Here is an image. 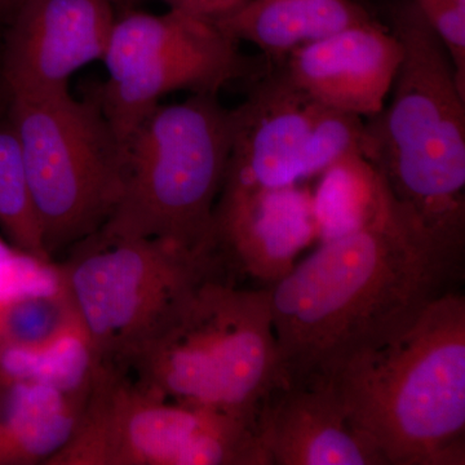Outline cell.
<instances>
[{"instance_id": "obj_9", "label": "cell", "mask_w": 465, "mask_h": 465, "mask_svg": "<svg viewBox=\"0 0 465 465\" xmlns=\"http://www.w3.org/2000/svg\"><path fill=\"white\" fill-rule=\"evenodd\" d=\"M234 114L224 188L302 185L349 154H362L365 121L309 96L278 65L253 82Z\"/></svg>"}, {"instance_id": "obj_4", "label": "cell", "mask_w": 465, "mask_h": 465, "mask_svg": "<svg viewBox=\"0 0 465 465\" xmlns=\"http://www.w3.org/2000/svg\"><path fill=\"white\" fill-rule=\"evenodd\" d=\"M183 405L256 419L281 385L268 287L242 289L219 272L183 296L122 367Z\"/></svg>"}, {"instance_id": "obj_14", "label": "cell", "mask_w": 465, "mask_h": 465, "mask_svg": "<svg viewBox=\"0 0 465 465\" xmlns=\"http://www.w3.org/2000/svg\"><path fill=\"white\" fill-rule=\"evenodd\" d=\"M256 437L268 465H387L327 381L275 388Z\"/></svg>"}, {"instance_id": "obj_20", "label": "cell", "mask_w": 465, "mask_h": 465, "mask_svg": "<svg viewBox=\"0 0 465 465\" xmlns=\"http://www.w3.org/2000/svg\"><path fill=\"white\" fill-rule=\"evenodd\" d=\"M76 322L74 308L61 286L52 292L7 300L0 302V345L43 344Z\"/></svg>"}, {"instance_id": "obj_1", "label": "cell", "mask_w": 465, "mask_h": 465, "mask_svg": "<svg viewBox=\"0 0 465 465\" xmlns=\"http://www.w3.org/2000/svg\"><path fill=\"white\" fill-rule=\"evenodd\" d=\"M464 255L430 240L397 207L321 242L269 286L281 385L324 381L349 357L387 341L458 290Z\"/></svg>"}, {"instance_id": "obj_17", "label": "cell", "mask_w": 465, "mask_h": 465, "mask_svg": "<svg viewBox=\"0 0 465 465\" xmlns=\"http://www.w3.org/2000/svg\"><path fill=\"white\" fill-rule=\"evenodd\" d=\"M312 191L318 241L372 225L397 207L387 183L362 154L345 155L326 168Z\"/></svg>"}, {"instance_id": "obj_26", "label": "cell", "mask_w": 465, "mask_h": 465, "mask_svg": "<svg viewBox=\"0 0 465 465\" xmlns=\"http://www.w3.org/2000/svg\"><path fill=\"white\" fill-rule=\"evenodd\" d=\"M5 391H7V385L0 381V411H2L3 402H5Z\"/></svg>"}, {"instance_id": "obj_19", "label": "cell", "mask_w": 465, "mask_h": 465, "mask_svg": "<svg viewBox=\"0 0 465 465\" xmlns=\"http://www.w3.org/2000/svg\"><path fill=\"white\" fill-rule=\"evenodd\" d=\"M0 229L17 250L52 262L43 244L25 162L11 124H0Z\"/></svg>"}, {"instance_id": "obj_13", "label": "cell", "mask_w": 465, "mask_h": 465, "mask_svg": "<svg viewBox=\"0 0 465 465\" xmlns=\"http://www.w3.org/2000/svg\"><path fill=\"white\" fill-rule=\"evenodd\" d=\"M402 58L396 34L369 20L296 48L281 66L327 108L369 119L387 104Z\"/></svg>"}, {"instance_id": "obj_24", "label": "cell", "mask_w": 465, "mask_h": 465, "mask_svg": "<svg viewBox=\"0 0 465 465\" xmlns=\"http://www.w3.org/2000/svg\"><path fill=\"white\" fill-rule=\"evenodd\" d=\"M25 0H0V16L12 17Z\"/></svg>"}, {"instance_id": "obj_22", "label": "cell", "mask_w": 465, "mask_h": 465, "mask_svg": "<svg viewBox=\"0 0 465 465\" xmlns=\"http://www.w3.org/2000/svg\"><path fill=\"white\" fill-rule=\"evenodd\" d=\"M57 266L15 250L0 260V302L60 289Z\"/></svg>"}, {"instance_id": "obj_10", "label": "cell", "mask_w": 465, "mask_h": 465, "mask_svg": "<svg viewBox=\"0 0 465 465\" xmlns=\"http://www.w3.org/2000/svg\"><path fill=\"white\" fill-rule=\"evenodd\" d=\"M226 415L174 402L100 362L74 434L45 465H177L189 443Z\"/></svg>"}, {"instance_id": "obj_25", "label": "cell", "mask_w": 465, "mask_h": 465, "mask_svg": "<svg viewBox=\"0 0 465 465\" xmlns=\"http://www.w3.org/2000/svg\"><path fill=\"white\" fill-rule=\"evenodd\" d=\"M15 250L16 247L9 246L5 241L0 240V260L8 258Z\"/></svg>"}, {"instance_id": "obj_11", "label": "cell", "mask_w": 465, "mask_h": 465, "mask_svg": "<svg viewBox=\"0 0 465 465\" xmlns=\"http://www.w3.org/2000/svg\"><path fill=\"white\" fill-rule=\"evenodd\" d=\"M116 0H25L12 15L3 75L9 94L69 91L82 67L103 61Z\"/></svg>"}, {"instance_id": "obj_18", "label": "cell", "mask_w": 465, "mask_h": 465, "mask_svg": "<svg viewBox=\"0 0 465 465\" xmlns=\"http://www.w3.org/2000/svg\"><path fill=\"white\" fill-rule=\"evenodd\" d=\"M101 361L81 322L39 345H0V381L42 382L63 391L84 390L91 384Z\"/></svg>"}, {"instance_id": "obj_15", "label": "cell", "mask_w": 465, "mask_h": 465, "mask_svg": "<svg viewBox=\"0 0 465 465\" xmlns=\"http://www.w3.org/2000/svg\"><path fill=\"white\" fill-rule=\"evenodd\" d=\"M90 388L63 391L42 382L7 385L0 411V465L47 463L74 434Z\"/></svg>"}, {"instance_id": "obj_23", "label": "cell", "mask_w": 465, "mask_h": 465, "mask_svg": "<svg viewBox=\"0 0 465 465\" xmlns=\"http://www.w3.org/2000/svg\"><path fill=\"white\" fill-rule=\"evenodd\" d=\"M170 9L219 23L237 11L247 0H161Z\"/></svg>"}, {"instance_id": "obj_2", "label": "cell", "mask_w": 465, "mask_h": 465, "mask_svg": "<svg viewBox=\"0 0 465 465\" xmlns=\"http://www.w3.org/2000/svg\"><path fill=\"white\" fill-rule=\"evenodd\" d=\"M324 381L387 465H464L465 296L434 300Z\"/></svg>"}, {"instance_id": "obj_12", "label": "cell", "mask_w": 465, "mask_h": 465, "mask_svg": "<svg viewBox=\"0 0 465 465\" xmlns=\"http://www.w3.org/2000/svg\"><path fill=\"white\" fill-rule=\"evenodd\" d=\"M213 226L229 273L266 287L289 274L300 253L318 241L312 191L305 183L222 189Z\"/></svg>"}, {"instance_id": "obj_21", "label": "cell", "mask_w": 465, "mask_h": 465, "mask_svg": "<svg viewBox=\"0 0 465 465\" xmlns=\"http://www.w3.org/2000/svg\"><path fill=\"white\" fill-rule=\"evenodd\" d=\"M414 5L448 52L465 92V0H414Z\"/></svg>"}, {"instance_id": "obj_3", "label": "cell", "mask_w": 465, "mask_h": 465, "mask_svg": "<svg viewBox=\"0 0 465 465\" xmlns=\"http://www.w3.org/2000/svg\"><path fill=\"white\" fill-rule=\"evenodd\" d=\"M403 47L390 101L365 122L362 155L430 240L464 255L465 92L414 2L391 16Z\"/></svg>"}, {"instance_id": "obj_5", "label": "cell", "mask_w": 465, "mask_h": 465, "mask_svg": "<svg viewBox=\"0 0 465 465\" xmlns=\"http://www.w3.org/2000/svg\"><path fill=\"white\" fill-rule=\"evenodd\" d=\"M232 136V109L217 94L159 104L125 143L121 195L101 234L217 247L213 216Z\"/></svg>"}, {"instance_id": "obj_6", "label": "cell", "mask_w": 465, "mask_h": 465, "mask_svg": "<svg viewBox=\"0 0 465 465\" xmlns=\"http://www.w3.org/2000/svg\"><path fill=\"white\" fill-rule=\"evenodd\" d=\"M9 124L20 142L43 244L52 260L103 228L124 183L121 143L99 103L69 91L11 94Z\"/></svg>"}, {"instance_id": "obj_7", "label": "cell", "mask_w": 465, "mask_h": 465, "mask_svg": "<svg viewBox=\"0 0 465 465\" xmlns=\"http://www.w3.org/2000/svg\"><path fill=\"white\" fill-rule=\"evenodd\" d=\"M57 266L61 287L101 362L124 367L193 287L228 271L217 247L94 232Z\"/></svg>"}, {"instance_id": "obj_8", "label": "cell", "mask_w": 465, "mask_h": 465, "mask_svg": "<svg viewBox=\"0 0 465 465\" xmlns=\"http://www.w3.org/2000/svg\"><path fill=\"white\" fill-rule=\"evenodd\" d=\"M103 63L108 81L97 103L124 150L166 94H217L232 82L258 81L272 64L242 54L213 21L176 9L116 15Z\"/></svg>"}, {"instance_id": "obj_16", "label": "cell", "mask_w": 465, "mask_h": 465, "mask_svg": "<svg viewBox=\"0 0 465 465\" xmlns=\"http://www.w3.org/2000/svg\"><path fill=\"white\" fill-rule=\"evenodd\" d=\"M371 20L353 0H247L217 23L238 43L256 45L271 63L345 27Z\"/></svg>"}]
</instances>
